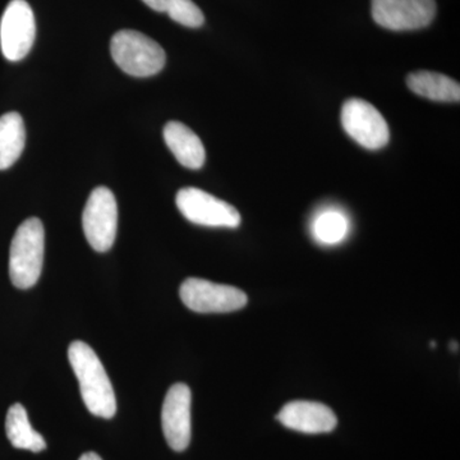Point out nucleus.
<instances>
[{
    "instance_id": "13",
    "label": "nucleus",
    "mask_w": 460,
    "mask_h": 460,
    "mask_svg": "<svg viewBox=\"0 0 460 460\" xmlns=\"http://www.w3.org/2000/svg\"><path fill=\"white\" fill-rule=\"evenodd\" d=\"M411 93L432 102H459L460 84L447 75L438 72H413L407 77Z\"/></svg>"
},
{
    "instance_id": "12",
    "label": "nucleus",
    "mask_w": 460,
    "mask_h": 460,
    "mask_svg": "<svg viewBox=\"0 0 460 460\" xmlns=\"http://www.w3.org/2000/svg\"><path fill=\"white\" fill-rule=\"evenodd\" d=\"M164 140L172 155L184 168L198 171L205 164L206 151L198 135L186 124L172 120L165 124Z\"/></svg>"
},
{
    "instance_id": "10",
    "label": "nucleus",
    "mask_w": 460,
    "mask_h": 460,
    "mask_svg": "<svg viewBox=\"0 0 460 460\" xmlns=\"http://www.w3.org/2000/svg\"><path fill=\"white\" fill-rule=\"evenodd\" d=\"M190 402L186 384H175L166 393L162 411V426L166 443L174 452H183L190 443Z\"/></svg>"
},
{
    "instance_id": "14",
    "label": "nucleus",
    "mask_w": 460,
    "mask_h": 460,
    "mask_svg": "<svg viewBox=\"0 0 460 460\" xmlns=\"http://www.w3.org/2000/svg\"><path fill=\"white\" fill-rule=\"evenodd\" d=\"M26 144V128L17 111L0 117V171L11 168L22 155Z\"/></svg>"
},
{
    "instance_id": "2",
    "label": "nucleus",
    "mask_w": 460,
    "mask_h": 460,
    "mask_svg": "<svg viewBox=\"0 0 460 460\" xmlns=\"http://www.w3.org/2000/svg\"><path fill=\"white\" fill-rule=\"evenodd\" d=\"M45 252V230L41 220H25L12 239L9 277L18 289H29L40 279Z\"/></svg>"
},
{
    "instance_id": "15",
    "label": "nucleus",
    "mask_w": 460,
    "mask_h": 460,
    "mask_svg": "<svg viewBox=\"0 0 460 460\" xmlns=\"http://www.w3.org/2000/svg\"><path fill=\"white\" fill-rule=\"evenodd\" d=\"M5 432H7L9 443L17 449L39 453L47 447L44 438L30 425L26 408L20 402L12 405L8 410Z\"/></svg>"
},
{
    "instance_id": "17",
    "label": "nucleus",
    "mask_w": 460,
    "mask_h": 460,
    "mask_svg": "<svg viewBox=\"0 0 460 460\" xmlns=\"http://www.w3.org/2000/svg\"><path fill=\"white\" fill-rule=\"evenodd\" d=\"M166 13L175 22L190 29H198L205 22L204 13L192 0H172Z\"/></svg>"
},
{
    "instance_id": "19",
    "label": "nucleus",
    "mask_w": 460,
    "mask_h": 460,
    "mask_svg": "<svg viewBox=\"0 0 460 460\" xmlns=\"http://www.w3.org/2000/svg\"><path fill=\"white\" fill-rule=\"evenodd\" d=\"M80 460H102L100 458L98 454L90 452V453H84L83 456H81Z\"/></svg>"
},
{
    "instance_id": "11",
    "label": "nucleus",
    "mask_w": 460,
    "mask_h": 460,
    "mask_svg": "<svg viewBox=\"0 0 460 460\" xmlns=\"http://www.w3.org/2000/svg\"><path fill=\"white\" fill-rule=\"evenodd\" d=\"M277 420L286 428L304 434H326L338 425L337 416L328 405L307 401L288 402Z\"/></svg>"
},
{
    "instance_id": "5",
    "label": "nucleus",
    "mask_w": 460,
    "mask_h": 460,
    "mask_svg": "<svg viewBox=\"0 0 460 460\" xmlns=\"http://www.w3.org/2000/svg\"><path fill=\"white\" fill-rule=\"evenodd\" d=\"M84 237L96 252H108L117 238L118 206L113 192L98 187L91 192L83 215Z\"/></svg>"
},
{
    "instance_id": "1",
    "label": "nucleus",
    "mask_w": 460,
    "mask_h": 460,
    "mask_svg": "<svg viewBox=\"0 0 460 460\" xmlns=\"http://www.w3.org/2000/svg\"><path fill=\"white\" fill-rule=\"evenodd\" d=\"M68 359L90 413L107 420L114 417L117 401L113 385L95 350L84 341H74L68 348Z\"/></svg>"
},
{
    "instance_id": "18",
    "label": "nucleus",
    "mask_w": 460,
    "mask_h": 460,
    "mask_svg": "<svg viewBox=\"0 0 460 460\" xmlns=\"http://www.w3.org/2000/svg\"><path fill=\"white\" fill-rule=\"evenodd\" d=\"M142 2L154 11L162 12L163 13V12L168 11L172 0H142Z\"/></svg>"
},
{
    "instance_id": "9",
    "label": "nucleus",
    "mask_w": 460,
    "mask_h": 460,
    "mask_svg": "<svg viewBox=\"0 0 460 460\" xmlns=\"http://www.w3.org/2000/svg\"><path fill=\"white\" fill-rule=\"evenodd\" d=\"M372 18L392 31H411L428 27L436 16L435 0H372Z\"/></svg>"
},
{
    "instance_id": "3",
    "label": "nucleus",
    "mask_w": 460,
    "mask_h": 460,
    "mask_svg": "<svg viewBox=\"0 0 460 460\" xmlns=\"http://www.w3.org/2000/svg\"><path fill=\"white\" fill-rule=\"evenodd\" d=\"M114 62L133 77H151L164 68L166 54L159 44L135 30H122L111 41Z\"/></svg>"
},
{
    "instance_id": "16",
    "label": "nucleus",
    "mask_w": 460,
    "mask_h": 460,
    "mask_svg": "<svg viewBox=\"0 0 460 460\" xmlns=\"http://www.w3.org/2000/svg\"><path fill=\"white\" fill-rule=\"evenodd\" d=\"M349 223L347 217L338 210H325L314 220L313 234L321 244H338L347 237Z\"/></svg>"
},
{
    "instance_id": "4",
    "label": "nucleus",
    "mask_w": 460,
    "mask_h": 460,
    "mask_svg": "<svg viewBox=\"0 0 460 460\" xmlns=\"http://www.w3.org/2000/svg\"><path fill=\"white\" fill-rule=\"evenodd\" d=\"M180 296L184 305L198 314L234 313L242 310L248 302L246 293L238 288L199 278L184 280Z\"/></svg>"
},
{
    "instance_id": "8",
    "label": "nucleus",
    "mask_w": 460,
    "mask_h": 460,
    "mask_svg": "<svg viewBox=\"0 0 460 460\" xmlns=\"http://www.w3.org/2000/svg\"><path fill=\"white\" fill-rule=\"evenodd\" d=\"M36 38L35 16L26 0H12L0 21V48L3 56L18 62L31 50Z\"/></svg>"
},
{
    "instance_id": "6",
    "label": "nucleus",
    "mask_w": 460,
    "mask_h": 460,
    "mask_svg": "<svg viewBox=\"0 0 460 460\" xmlns=\"http://www.w3.org/2000/svg\"><path fill=\"white\" fill-rule=\"evenodd\" d=\"M178 210L189 222L211 228H238L241 214L234 206L193 187L181 189L175 198Z\"/></svg>"
},
{
    "instance_id": "7",
    "label": "nucleus",
    "mask_w": 460,
    "mask_h": 460,
    "mask_svg": "<svg viewBox=\"0 0 460 460\" xmlns=\"http://www.w3.org/2000/svg\"><path fill=\"white\" fill-rule=\"evenodd\" d=\"M341 124L349 137L367 150H380L390 140L385 118L366 100H347L341 108Z\"/></svg>"
}]
</instances>
